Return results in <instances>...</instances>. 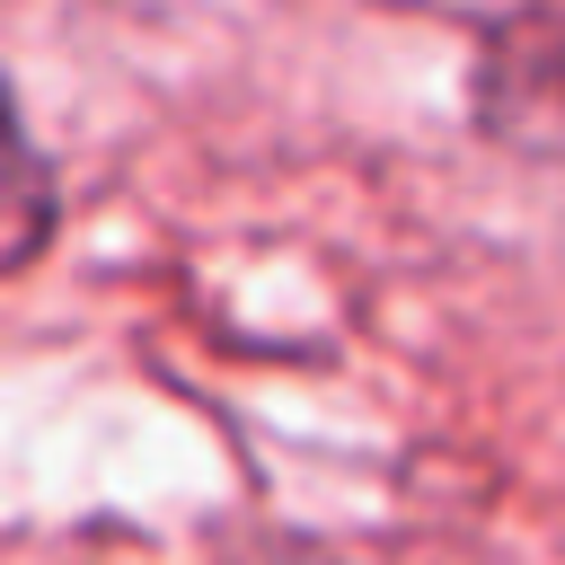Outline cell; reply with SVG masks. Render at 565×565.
<instances>
[{"label":"cell","mask_w":565,"mask_h":565,"mask_svg":"<svg viewBox=\"0 0 565 565\" xmlns=\"http://www.w3.org/2000/svg\"><path fill=\"white\" fill-rule=\"evenodd\" d=\"M53 230H62L53 159L26 141L18 97H9V79H0V282H9V274H26V265L53 247Z\"/></svg>","instance_id":"cell-1"},{"label":"cell","mask_w":565,"mask_h":565,"mask_svg":"<svg viewBox=\"0 0 565 565\" xmlns=\"http://www.w3.org/2000/svg\"><path fill=\"white\" fill-rule=\"evenodd\" d=\"M494 132H521V150L539 132H565V35L556 26H521L503 53H486V88H477Z\"/></svg>","instance_id":"cell-2"}]
</instances>
